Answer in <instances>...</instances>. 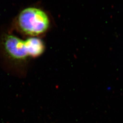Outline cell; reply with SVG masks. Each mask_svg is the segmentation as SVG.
Wrapping results in <instances>:
<instances>
[{
  "label": "cell",
  "mask_w": 123,
  "mask_h": 123,
  "mask_svg": "<svg viewBox=\"0 0 123 123\" xmlns=\"http://www.w3.org/2000/svg\"><path fill=\"white\" fill-rule=\"evenodd\" d=\"M43 42L39 37H26L23 39L8 32L1 36L0 52L13 62H22L30 58H36L44 52Z\"/></svg>",
  "instance_id": "cell-1"
},
{
  "label": "cell",
  "mask_w": 123,
  "mask_h": 123,
  "mask_svg": "<svg viewBox=\"0 0 123 123\" xmlns=\"http://www.w3.org/2000/svg\"><path fill=\"white\" fill-rule=\"evenodd\" d=\"M49 24V17L43 10L28 6L18 13L13 26L18 33L26 37H38L47 31Z\"/></svg>",
  "instance_id": "cell-2"
}]
</instances>
